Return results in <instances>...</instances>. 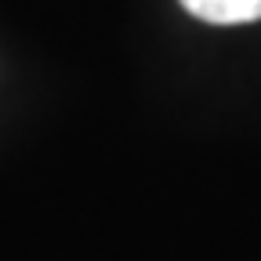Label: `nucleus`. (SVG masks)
Listing matches in <instances>:
<instances>
[{
    "label": "nucleus",
    "instance_id": "1",
    "mask_svg": "<svg viewBox=\"0 0 261 261\" xmlns=\"http://www.w3.org/2000/svg\"><path fill=\"white\" fill-rule=\"evenodd\" d=\"M181 8L211 25H247L261 18V0H181Z\"/></svg>",
    "mask_w": 261,
    "mask_h": 261
}]
</instances>
